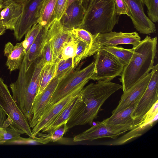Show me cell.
<instances>
[{
	"instance_id": "obj_16",
	"label": "cell",
	"mask_w": 158,
	"mask_h": 158,
	"mask_svg": "<svg viewBox=\"0 0 158 158\" xmlns=\"http://www.w3.org/2000/svg\"><path fill=\"white\" fill-rule=\"evenodd\" d=\"M152 74V71L143 78L123 92L117 106L112 114L120 111L138 102L145 92Z\"/></svg>"
},
{
	"instance_id": "obj_2",
	"label": "cell",
	"mask_w": 158,
	"mask_h": 158,
	"mask_svg": "<svg viewBox=\"0 0 158 158\" xmlns=\"http://www.w3.org/2000/svg\"><path fill=\"white\" fill-rule=\"evenodd\" d=\"M25 56L20 66L17 79L10 87L12 98L29 123L32 117V108L38 90L40 75L45 65L42 59L38 58L26 69Z\"/></svg>"
},
{
	"instance_id": "obj_43",
	"label": "cell",
	"mask_w": 158,
	"mask_h": 158,
	"mask_svg": "<svg viewBox=\"0 0 158 158\" xmlns=\"http://www.w3.org/2000/svg\"><path fill=\"white\" fill-rule=\"evenodd\" d=\"M0 26H2V25H1L0 24Z\"/></svg>"
},
{
	"instance_id": "obj_42",
	"label": "cell",
	"mask_w": 158,
	"mask_h": 158,
	"mask_svg": "<svg viewBox=\"0 0 158 158\" xmlns=\"http://www.w3.org/2000/svg\"><path fill=\"white\" fill-rule=\"evenodd\" d=\"M3 0H0V10L2 8V3Z\"/></svg>"
},
{
	"instance_id": "obj_12",
	"label": "cell",
	"mask_w": 158,
	"mask_h": 158,
	"mask_svg": "<svg viewBox=\"0 0 158 158\" xmlns=\"http://www.w3.org/2000/svg\"><path fill=\"white\" fill-rule=\"evenodd\" d=\"M43 0H27L22 3L21 15L13 30L17 40L20 41L34 25L38 23Z\"/></svg>"
},
{
	"instance_id": "obj_31",
	"label": "cell",
	"mask_w": 158,
	"mask_h": 158,
	"mask_svg": "<svg viewBox=\"0 0 158 158\" xmlns=\"http://www.w3.org/2000/svg\"><path fill=\"white\" fill-rule=\"evenodd\" d=\"M77 40L71 35L69 41L64 47L59 57L60 60L74 58L77 47Z\"/></svg>"
},
{
	"instance_id": "obj_21",
	"label": "cell",
	"mask_w": 158,
	"mask_h": 158,
	"mask_svg": "<svg viewBox=\"0 0 158 158\" xmlns=\"http://www.w3.org/2000/svg\"><path fill=\"white\" fill-rule=\"evenodd\" d=\"M81 91L78 95L63 109L52 123L42 130V133L51 132L62 125L67 123L81 101Z\"/></svg>"
},
{
	"instance_id": "obj_9",
	"label": "cell",
	"mask_w": 158,
	"mask_h": 158,
	"mask_svg": "<svg viewBox=\"0 0 158 158\" xmlns=\"http://www.w3.org/2000/svg\"><path fill=\"white\" fill-rule=\"evenodd\" d=\"M135 125L107 124L102 122H99L74 136L73 141L74 142L92 141L103 138H110L115 139L119 136L131 129Z\"/></svg>"
},
{
	"instance_id": "obj_14",
	"label": "cell",
	"mask_w": 158,
	"mask_h": 158,
	"mask_svg": "<svg viewBox=\"0 0 158 158\" xmlns=\"http://www.w3.org/2000/svg\"><path fill=\"white\" fill-rule=\"evenodd\" d=\"M158 117V101L135 124L129 132L119 138L104 143L103 145L118 146L123 144L131 139L141 136L147 129L152 126Z\"/></svg>"
},
{
	"instance_id": "obj_30",
	"label": "cell",
	"mask_w": 158,
	"mask_h": 158,
	"mask_svg": "<svg viewBox=\"0 0 158 158\" xmlns=\"http://www.w3.org/2000/svg\"><path fill=\"white\" fill-rule=\"evenodd\" d=\"M41 26L38 23L34 25L26 33L25 38L23 41V44L25 50V55L28 51L39 33Z\"/></svg>"
},
{
	"instance_id": "obj_29",
	"label": "cell",
	"mask_w": 158,
	"mask_h": 158,
	"mask_svg": "<svg viewBox=\"0 0 158 158\" xmlns=\"http://www.w3.org/2000/svg\"><path fill=\"white\" fill-rule=\"evenodd\" d=\"M73 60V58L66 60H60L59 58L56 76L62 80L74 70L76 67L74 66Z\"/></svg>"
},
{
	"instance_id": "obj_26",
	"label": "cell",
	"mask_w": 158,
	"mask_h": 158,
	"mask_svg": "<svg viewBox=\"0 0 158 158\" xmlns=\"http://www.w3.org/2000/svg\"><path fill=\"white\" fill-rule=\"evenodd\" d=\"M100 48L113 55L124 66L130 61L134 50L133 48L131 49H126L121 46H105L101 47Z\"/></svg>"
},
{
	"instance_id": "obj_23",
	"label": "cell",
	"mask_w": 158,
	"mask_h": 158,
	"mask_svg": "<svg viewBox=\"0 0 158 158\" xmlns=\"http://www.w3.org/2000/svg\"><path fill=\"white\" fill-rule=\"evenodd\" d=\"M137 102L115 114H112L110 117L102 122L107 124L135 125L138 123L132 118L131 115Z\"/></svg>"
},
{
	"instance_id": "obj_35",
	"label": "cell",
	"mask_w": 158,
	"mask_h": 158,
	"mask_svg": "<svg viewBox=\"0 0 158 158\" xmlns=\"http://www.w3.org/2000/svg\"><path fill=\"white\" fill-rule=\"evenodd\" d=\"M41 56L45 65L53 64L56 61L51 44L47 40L43 48Z\"/></svg>"
},
{
	"instance_id": "obj_39",
	"label": "cell",
	"mask_w": 158,
	"mask_h": 158,
	"mask_svg": "<svg viewBox=\"0 0 158 158\" xmlns=\"http://www.w3.org/2000/svg\"><path fill=\"white\" fill-rule=\"evenodd\" d=\"M6 30V29L4 27L2 26H0V36L5 32Z\"/></svg>"
},
{
	"instance_id": "obj_17",
	"label": "cell",
	"mask_w": 158,
	"mask_h": 158,
	"mask_svg": "<svg viewBox=\"0 0 158 158\" xmlns=\"http://www.w3.org/2000/svg\"><path fill=\"white\" fill-rule=\"evenodd\" d=\"M71 36V31L64 29L60 20L55 19L48 27L47 41L51 44L56 60L60 57L64 47Z\"/></svg>"
},
{
	"instance_id": "obj_32",
	"label": "cell",
	"mask_w": 158,
	"mask_h": 158,
	"mask_svg": "<svg viewBox=\"0 0 158 158\" xmlns=\"http://www.w3.org/2000/svg\"><path fill=\"white\" fill-rule=\"evenodd\" d=\"M71 31L72 36L75 40L85 42L90 48L93 42V35L87 30L82 28H74Z\"/></svg>"
},
{
	"instance_id": "obj_6",
	"label": "cell",
	"mask_w": 158,
	"mask_h": 158,
	"mask_svg": "<svg viewBox=\"0 0 158 158\" xmlns=\"http://www.w3.org/2000/svg\"><path fill=\"white\" fill-rule=\"evenodd\" d=\"M0 108L11 120L14 127L23 131L30 137L36 138L33 135L27 119L18 107L8 86L0 77Z\"/></svg>"
},
{
	"instance_id": "obj_38",
	"label": "cell",
	"mask_w": 158,
	"mask_h": 158,
	"mask_svg": "<svg viewBox=\"0 0 158 158\" xmlns=\"http://www.w3.org/2000/svg\"><path fill=\"white\" fill-rule=\"evenodd\" d=\"M115 12L117 15H125L129 17L128 8L124 0H114Z\"/></svg>"
},
{
	"instance_id": "obj_20",
	"label": "cell",
	"mask_w": 158,
	"mask_h": 158,
	"mask_svg": "<svg viewBox=\"0 0 158 158\" xmlns=\"http://www.w3.org/2000/svg\"><path fill=\"white\" fill-rule=\"evenodd\" d=\"M4 53L7 59L6 64L10 71L19 69L25 55L23 41L15 45L8 42L5 45Z\"/></svg>"
},
{
	"instance_id": "obj_36",
	"label": "cell",
	"mask_w": 158,
	"mask_h": 158,
	"mask_svg": "<svg viewBox=\"0 0 158 158\" xmlns=\"http://www.w3.org/2000/svg\"><path fill=\"white\" fill-rule=\"evenodd\" d=\"M9 143L19 144H45L48 143L46 140L41 139L37 137L35 138H24L20 136L19 138L12 140Z\"/></svg>"
},
{
	"instance_id": "obj_41",
	"label": "cell",
	"mask_w": 158,
	"mask_h": 158,
	"mask_svg": "<svg viewBox=\"0 0 158 158\" xmlns=\"http://www.w3.org/2000/svg\"><path fill=\"white\" fill-rule=\"evenodd\" d=\"M15 0V1H16L22 4L24 2H25L27 0Z\"/></svg>"
},
{
	"instance_id": "obj_4",
	"label": "cell",
	"mask_w": 158,
	"mask_h": 158,
	"mask_svg": "<svg viewBox=\"0 0 158 158\" xmlns=\"http://www.w3.org/2000/svg\"><path fill=\"white\" fill-rule=\"evenodd\" d=\"M81 5L85 13L80 28L92 35L112 31L118 24L114 0H82Z\"/></svg>"
},
{
	"instance_id": "obj_33",
	"label": "cell",
	"mask_w": 158,
	"mask_h": 158,
	"mask_svg": "<svg viewBox=\"0 0 158 158\" xmlns=\"http://www.w3.org/2000/svg\"><path fill=\"white\" fill-rule=\"evenodd\" d=\"M77 49L73 60L74 66L75 67L77 66L81 60L87 57L90 48L89 46L85 42L77 40Z\"/></svg>"
},
{
	"instance_id": "obj_34",
	"label": "cell",
	"mask_w": 158,
	"mask_h": 158,
	"mask_svg": "<svg viewBox=\"0 0 158 158\" xmlns=\"http://www.w3.org/2000/svg\"><path fill=\"white\" fill-rule=\"evenodd\" d=\"M147 9L148 16L154 23L158 21V0H143Z\"/></svg>"
},
{
	"instance_id": "obj_27",
	"label": "cell",
	"mask_w": 158,
	"mask_h": 158,
	"mask_svg": "<svg viewBox=\"0 0 158 158\" xmlns=\"http://www.w3.org/2000/svg\"><path fill=\"white\" fill-rule=\"evenodd\" d=\"M24 133L23 131L16 128L11 123L0 126V143L9 142Z\"/></svg>"
},
{
	"instance_id": "obj_13",
	"label": "cell",
	"mask_w": 158,
	"mask_h": 158,
	"mask_svg": "<svg viewBox=\"0 0 158 158\" xmlns=\"http://www.w3.org/2000/svg\"><path fill=\"white\" fill-rule=\"evenodd\" d=\"M128 8L134 27L139 33L150 35L156 31L155 24L146 15L143 0H124Z\"/></svg>"
},
{
	"instance_id": "obj_8",
	"label": "cell",
	"mask_w": 158,
	"mask_h": 158,
	"mask_svg": "<svg viewBox=\"0 0 158 158\" xmlns=\"http://www.w3.org/2000/svg\"><path fill=\"white\" fill-rule=\"evenodd\" d=\"M141 41V38L136 32H116L111 31L93 35L92 45L87 57L95 54L103 46H117L119 44H130L135 47Z\"/></svg>"
},
{
	"instance_id": "obj_18",
	"label": "cell",
	"mask_w": 158,
	"mask_h": 158,
	"mask_svg": "<svg viewBox=\"0 0 158 158\" xmlns=\"http://www.w3.org/2000/svg\"><path fill=\"white\" fill-rule=\"evenodd\" d=\"M22 4L14 0H3L0 10V24L14 30L22 13Z\"/></svg>"
},
{
	"instance_id": "obj_7",
	"label": "cell",
	"mask_w": 158,
	"mask_h": 158,
	"mask_svg": "<svg viewBox=\"0 0 158 158\" xmlns=\"http://www.w3.org/2000/svg\"><path fill=\"white\" fill-rule=\"evenodd\" d=\"M94 61L82 69L73 71L63 78L58 84L45 110L81 84L88 82L94 73Z\"/></svg>"
},
{
	"instance_id": "obj_11",
	"label": "cell",
	"mask_w": 158,
	"mask_h": 158,
	"mask_svg": "<svg viewBox=\"0 0 158 158\" xmlns=\"http://www.w3.org/2000/svg\"><path fill=\"white\" fill-rule=\"evenodd\" d=\"M147 88L138 101L131 116L136 123L158 101V64L154 65Z\"/></svg>"
},
{
	"instance_id": "obj_1",
	"label": "cell",
	"mask_w": 158,
	"mask_h": 158,
	"mask_svg": "<svg viewBox=\"0 0 158 158\" xmlns=\"http://www.w3.org/2000/svg\"><path fill=\"white\" fill-rule=\"evenodd\" d=\"M122 88V85L111 81H98L84 86L81 91V101L66 123L68 128L91 125L105 102Z\"/></svg>"
},
{
	"instance_id": "obj_24",
	"label": "cell",
	"mask_w": 158,
	"mask_h": 158,
	"mask_svg": "<svg viewBox=\"0 0 158 158\" xmlns=\"http://www.w3.org/2000/svg\"><path fill=\"white\" fill-rule=\"evenodd\" d=\"M57 0H43L38 22L41 26L48 28L55 20L54 13Z\"/></svg>"
},
{
	"instance_id": "obj_3",
	"label": "cell",
	"mask_w": 158,
	"mask_h": 158,
	"mask_svg": "<svg viewBox=\"0 0 158 158\" xmlns=\"http://www.w3.org/2000/svg\"><path fill=\"white\" fill-rule=\"evenodd\" d=\"M157 38L147 35L134 47L132 57L124 66L119 78L124 92L148 74L154 66Z\"/></svg>"
},
{
	"instance_id": "obj_5",
	"label": "cell",
	"mask_w": 158,
	"mask_h": 158,
	"mask_svg": "<svg viewBox=\"0 0 158 158\" xmlns=\"http://www.w3.org/2000/svg\"><path fill=\"white\" fill-rule=\"evenodd\" d=\"M95 54L94 70L90 80L108 82L120 75L124 66L113 55L102 48Z\"/></svg>"
},
{
	"instance_id": "obj_10",
	"label": "cell",
	"mask_w": 158,
	"mask_h": 158,
	"mask_svg": "<svg viewBox=\"0 0 158 158\" xmlns=\"http://www.w3.org/2000/svg\"><path fill=\"white\" fill-rule=\"evenodd\" d=\"M88 82L81 84L63 98L46 109L31 130L34 136L36 137L40 131L52 123L63 109L78 95Z\"/></svg>"
},
{
	"instance_id": "obj_15",
	"label": "cell",
	"mask_w": 158,
	"mask_h": 158,
	"mask_svg": "<svg viewBox=\"0 0 158 158\" xmlns=\"http://www.w3.org/2000/svg\"><path fill=\"white\" fill-rule=\"evenodd\" d=\"M61 80L55 77L40 94L36 95L32 108V118L29 123L31 128H33L38 123Z\"/></svg>"
},
{
	"instance_id": "obj_28",
	"label": "cell",
	"mask_w": 158,
	"mask_h": 158,
	"mask_svg": "<svg viewBox=\"0 0 158 158\" xmlns=\"http://www.w3.org/2000/svg\"><path fill=\"white\" fill-rule=\"evenodd\" d=\"M69 129L66 124L64 123L51 132L42 133L40 132L36 136H37V137L45 140L49 142H55L60 140Z\"/></svg>"
},
{
	"instance_id": "obj_40",
	"label": "cell",
	"mask_w": 158,
	"mask_h": 158,
	"mask_svg": "<svg viewBox=\"0 0 158 158\" xmlns=\"http://www.w3.org/2000/svg\"><path fill=\"white\" fill-rule=\"evenodd\" d=\"M82 1V0H69V2H68L67 8L71 3H72L74 2H75L76 1H77L81 3Z\"/></svg>"
},
{
	"instance_id": "obj_19",
	"label": "cell",
	"mask_w": 158,
	"mask_h": 158,
	"mask_svg": "<svg viewBox=\"0 0 158 158\" xmlns=\"http://www.w3.org/2000/svg\"><path fill=\"white\" fill-rule=\"evenodd\" d=\"M85 11L81 3L76 1L67 8L60 19V23L63 28L71 30L81 28L83 23Z\"/></svg>"
},
{
	"instance_id": "obj_25",
	"label": "cell",
	"mask_w": 158,
	"mask_h": 158,
	"mask_svg": "<svg viewBox=\"0 0 158 158\" xmlns=\"http://www.w3.org/2000/svg\"><path fill=\"white\" fill-rule=\"evenodd\" d=\"M59 58L53 64L45 65L43 68L40 77L37 94H40L56 76Z\"/></svg>"
},
{
	"instance_id": "obj_37",
	"label": "cell",
	"mask_w": 158,
	"mask_h": 158,
	"mask_svg": "<svg viewBox=\"0 0 158 158\" xmlns=\"http://www.w3.org/2000/svg\"><path fill=\"white\" fill-rule=\"evenodd\" d=\"M69 0H57L54 13L55 19H60L66 10Z\"/></svg>"
},
{
	"instance_id": "obj_22",
	"label": "cell",
	"mask_w": 158,
	"mask_h": 158,
	"mask_svg": "<svg viewBox=\"0 0 158 158\" xmlns=\"http://www.w3.org/2000/svg\"><path fill=\"white\" fill-rule=\"evenodd\" d=\"M48 28L41 26L39 33L25 55L27 69L28 68L32 62L41 56L44 45L47 40Z\"/></svg>"
}]
</instances>
